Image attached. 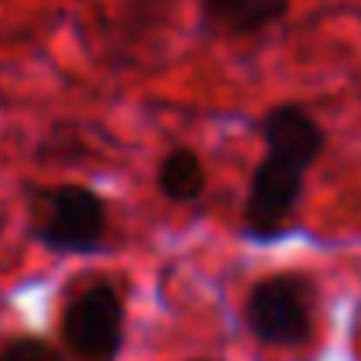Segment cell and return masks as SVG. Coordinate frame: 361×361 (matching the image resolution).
Masks as SVG:
<instances>
[{
  "mask_svg": "<svg viewBox=\"0 0 361 361\" xmlns=\"http://www.w3.org/2000/svg\"><path fill=\"white\" fill-rule=\"evenodd\" d=\"M266 152L252 170L245 195V238L273 245L290 231L305 195V177L326 149V131L301 103H276L262 117Z\"/></svg>",
  "mask_w": 361,
  "mask_h": 361,
  "instance_id": "6da1fadb",
  "label": "cell"
},
{
  "mask_svg": "<svg viewBox=\"0 0 361 361\" xmlns=\"http://www.w3.org/2000/svg\"><path fill=\"white\" fill-rule=\"evenodd\" d=\"M110 209L85 185L36 188L29 199V231L54 255H92L103 248Z\"/></svg>",
  "mask_w": 361,
  "mask_h": 361,
  "instance_id": "7a4b0ae2",
  "label": "cell"
},
{
  "mask_svg": "<svg viewBox=\"0 0 361 361\" xmlns=\"http://www.w3.org/2000/svg\"><path fill=\"white\" fill-rule=\"evenodd\" d=\"M245 326L266 347H301L315 333V283L283 269L262 276L245 298Z\"/></svg>",
  "mask_w": 361,
  "mask_h": 361,
  "instance_id": "3957f363",
  "label": "cell"
},
{
  "mask_svg": "<svg viewBox=\"0 0 361 361\" xmlns=\"http://www.w3.org/2000/svg\"><path fill=\"white\" fill-rule=\"evenodd\" d=\"M61 343L71 361H117L124 347V298L114 283L78 287L61 312Z\"/></svg>",
  "mask_w": 361,
  "mask_h": 361,
  "instance_id": "277c9868",
  "label": "cell"
},
{
  "mask_svg": "<svg viewBox=\"0 0 361 361\" xmlns=\"http://www.w3.org/2000/svg\"><path fill=\"white\" fill-rule=\"evenodd\" d=\"M290 15V0H199V25L206 36L252 39Z\"/></svg>",
  "mask_w": 361,
  "mask_h": 361,
  "instance_id": "5b68a950",
  "label": "cell"
},
{
  "mask_svg": "<svg viewBox=\"0 0 361 361\" xmlns=\"http://www.w3.org/2000/svg\"><path fill=\"white\" fill-rule=\"evenodd\" d=\"M156 188L166 202L188 206L206 195V166L192 149H170L156 166Z\"/></svg>",
  "mask_w": 361,
  "mask_h": 361,
  "instance_id": "8992f818",
  "label": "cell"
},
{
  "mask_svg": "<svg viewBox=\"0 0 361 361\" xmlns=\"http://www.w3.org/2000/svg\"><path fill=\"white\" fill-rule=\"evenodd\" d=\"M0 361H68V354L36 333H15L0 340Z\"/></svg>",
  "mask_w": 361,
  "mask_h": 361,
  "instance_id": "52a82bcc",
  "label": "cell"
},
{
  "mask_svg": "<svg viewBox=\"0 0 361 361\" xmlns=\"http://www.w3.org/2000/svg\"><path fill=\"white\" fill-rule=\"evenodd\" d=\"M199 361H209V357H199Z\"/></svg>",
  "mask_w": 361,
  "mask_h": 361,
  "instance_id": "ba28073f",
  "label": "cell"
}]
</instances>
